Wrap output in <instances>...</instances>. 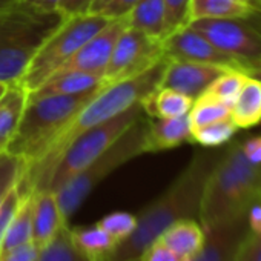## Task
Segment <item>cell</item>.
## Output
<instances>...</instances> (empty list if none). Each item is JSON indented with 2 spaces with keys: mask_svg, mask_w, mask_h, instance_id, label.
<instances>
[{
  "mask_svg": "<svg viewBox=\"0 0 261 261\" xmlns=\"http://www.w3.org/2000/svg\"><path fill=\"white\" fill-rule=\"evenodd\" d=\"M230 118L237 127L247 129L261 121V82L247 77L233 106L230 108Z\"/></svg>",
  "mask_w": 261,
  "mask_h": 261,
  "instance_id": "22",
  "label": "cell"
},
{
  "mask_svg": "<svg viewBox=\"0 0 261 261\" xmlns=\"http://www.w3.org/2000/svg\"><path fill=\"white\" fill-rule=\"evenodd\" d=\"M97 224L106 230L117 243H121L134 232L137 226V215L129 212H112L97 221Z\"/></svg>",
  "mask_w": 261,
  "mask_h": 261,
  "instance_id": "30",
  "label": "cell"
},
{
  "mask_svg": "<svg viewBox=\"0 0 261 261\" xmlns=\"http://www.w3.org/2000/svg\"><path fill=\"white\" fill-rule=\"evenodd\" d=\"M194 100L175 89L159 86L148 94L140 106L151 118H172L189 114Z\"/></svg>",
  "mask_w": 261,
  "mask_h": 261,
  "instance_id": "21",
  "label": "cell"
},
{
  "mask_svg": "<svg viewBox=\"0 0 261 261\" xmlns=\"http://www.w3.org/2000/svg\"><path fill=\"white\" fill-rule=\"evenodd\" d=\"M162 46H163L165 57L171 60L212 63V65H220V66L244 71L240 62H237L230 56L220 51L201 33L195 31L189 25L171 33L162 42Z\"/></svg>",
  "mask_w": 261,
  "mask_h": 261,
  "instance_id": "11",
  "label": "cell"
},
{
  "mask_svg": "<svg viewBox=\"0 0 261 261\" xmlns=\"http://www.w3.org/2000/svg\"><path fill=\"white\" fill-rule=\"evenodd\" d=\"M142 112L143 109L139 103L115 115L114 118L82 133L75 140L71 142V145L59 159L49 177L46 191L57 192L65 183H68L74 175H77L100 154H103L126 129L139 121L142 118Z\"/></svg>",
  "mask_w": 261,
  "mask_h": 261,
  "instance_id": "8",
  "label": "cell"
},
{
  "mask_svg": "<svg viewBox=\"0 0 261 261\" xmlns=\"http://www.w3.org/2000/svg\"><path fill=\"white\" fill-rule=\"evenodd\" d=\"M27 197V195H25ZM23 195L17 189V185L8 191V194L4 197V200L0 201V247H2L4 238L10 229V224L13 218L16 217L20 204H22Z\"/></svg>",
  "mask_w": 261,
  "mask_h": 261,
  "instance_id": "33",
  "label": "cell"
},
{
  "mask_svg": "<svg viewBox=\"0 0 261 261\" xmlns=\"http://www.w3.org/2000/svg\"><path fill=\"white\" fill-rule=\"evenodd\" d=\"M100 89L101 88L74 95L28 98L17 130L5 152L20 159L23 168L36 165L60 130Z\"/></svg>",
  "mask_w": 261,
  "mask_h": 261,
  "instance_id": "4",
  "label": "cell"
},
{
  "mask_svg": "<svg viewBox=\"0 0 261 261\" xmlns=\"http://www.w3.org/2000/svg\"><path fill=\"white\" fill-rule=\"evenodd\" d=\"M215 162L207 155H197L175 181L137 215V226L126 240L105 258V261H133L143 249L155 241L171 224L183 218L198 217L204 183Z\"/></svg>",
  "mask_w": 261,
  "mask_h": 261,
  "instance_id": "2",
  "label": "cell"
},
{
  "mask_svg": "<svg viewBox=\"0 0 261 261\" xmlns=\"http://www.w3.org/2000/svg\"><path fill=\"white\" fill-rule=\"evenodd\" d=\"M241 2H244L246 5L252 7L256 13L261 14V0H241Z\"/></svg>",
  "mask_w": 261,
  "mask_h": 261,
  "instance_id": "42",
  "label": "cell"
},
{
  "mask_svg": "<svg viewBox=\"0 0 261 261\" xmlns=\"http://www.w3.org/2000/svg\"><path fill=\"white\" fill-rule=\"evenodd\" d=\"M165 59L162 42L148 34L126 28L118 37L103 74L105 86L137 77Z\"/></svg>",
  "mask_w": 261,
  "mask_h": 261,
  "instance_id": "10",
  "label": "cell"
},
{
  "mask_svg": "<svg viewBox=\"0 0 261 261\" xmlns=\"http://www.w3.org/2000/svg\"><path fill=\"white\" fill-rule=\"evenodd\" d=\"M23 172V162L7 152L0 154V201L14 188Z\"/></svg>",
  "mask_w": 261,
  "mask_h": 261,
  "instance_id": "32",
  "label": "cell"
},
{
  "mask_svg": "<svg viewBox=\"0 0 261 261\" xmlns=\"http://www.w3.org/2000/svg\"><path fill=\"white\" fill-rule=\"evenodd\" d=\"M235 261H261V238L249 230L238 247Z\"/></svg>",
  "mask_w": 261,
  "mask_h": 261,
  "instance_id": "36",
  "label": "cell"
},
{
  "mask_svg": "<svg viewBox=\"0 0 261 261\" xmlns=\"http://www.w3.org/2000/svg\"><path fill=\"white\" fill-rule=\"evenodd\" d=\"M142 154H146V123L140 118L126 129L103 154L56 192L63 220L68 221L95 186L111 172Z\"/></svg>",
  "mask_w": 261,
  "mask_h": 261,
  "instance_id": "6",
  "label": "cell"
},
{
  "mask_svg": "<svg viewBox=\"0 0 261 261\" xmlns=\"http://www.w3.org/2000/svg\"><path fill=\"white\" fill-rule=\"evenodd\" d=\"M98 88H105L101 75H95L83 71H63L51 75L37 89L30 92L28 98L36 100L49 95H74V94L94 91Z\"/></svg>",
  "mask_w": 261,
  "mask_h": 261,
  "instance_id": "17",
  "label": "cell"
},
{
  "mask_svg": "<svg viewBox=\"0 0 261 261\" xmlns=\"http://www.w3.org/2000/svg\"><path fill=\"white\" fill-rule=\"evenodd\" d=\"M39 249L30 241L14 249L0 252V261H36Z\"/></svg>",
  "mask_w": 261,
  "mask_h": 261,
  "instance_id": "37",
  "label": "cell"
},
{
  "mask_svg": "<svg viewBox=\"0 0 261 261\" xmlns=\"http://www.w3.org/2000/svg\"><path fill=\"white\" fill-rule=\"evenodd\" d=\"M237 129H238L237 124L229 117V118L192 129V142L206 148H217L229 142L237 133Z\"/></svg>",
  "mask_w": 261,
  "mask_h": 261,
  "instance_id": "29",
  "label": "cell"
},
{
  "mask_svg": "<svg viewBox=\"0 0 261 261\" xmlns=\"http://www.w3.org/2000/svg\"><path fill=\"white\" fill-rule=\"evenodd\" d=\"M139 0H92L86 13L108 20L121 19L129 14Z\"/></svg>",
  "mask_w": 261,
  "mask_h": 261,
  "instance_id": "31",
  "label": "cell"
},
{
  "mask_svg": "<svg viewBox=\"0 0 261 261\" xmlns=\"http://www.w3.org/2000/svg\"><path fill=\"white\" fill-rule=\"evenodd\" d=\"M166 65L168 59L165 57L151 69L137 77L101 88L60 130V134L49 145L43 157L36 165L23 168V172L17 181V189L20 194L30 195L31 192L46 191L53 169L71 142L85 130L139 105L148 94L160 86Z\"/></svg>",
  "mask_w": 261,
  "mask_h": 261,
  "instance_id": "1",
  "label": "cell"
},
{
  "mask_svg": "<svg viewBox=\"0 0 261 261\" xmlns=\"http://www.w3.org/2000/svg\"><path fill=\"white\" fill-rule=\"evenodd\" d=\"M16 2V0H0V17L4 16V13Z\"/></svg>",
  "mask_w": 261,
  "mask_h": 261,
  "instance_id": "43",
  "label": "cell"
},
{
  "mask_svg": "<svg viewBox=\"0 0 261 261\" xmlns=\"http://www.w3.org/2000/svg\"><path fill=\"white\" fill-rule=\"evenodd\" d=\"M7 83H2V82H0V97H2V94L5 92V89H7Z\"/></svg>",
  "mask_w": 261,
  "mask_h": 261,
  "instance_id": "44",
  "label": "cell"
},
{
  "mask_svg": "<svg viewBox=\"0 0 261 261\" xmlns=\"http://www.w3.org/2000/svg\"><path fill=\"white\" fill-rule=\"evenodd\" d=\"M159 240L174 250L181 261H189L201 249L204 230L195 218H183L171 224Z\"/></svg>",
  "mask_w": 261,
  "mask_h": 261,
  "instance_id": "19",
  "label": "cell"
},
{
  "mask_svg": "<svg viewBox=\"0 0 261 261\" xmlns=\"http://www.w3.org/2000/svg\"><path fill=\"white\" fill-rule=\"evenodd\" d=\"M189 27L249 69L261 59V30L244 19H197Z\"/></svg>",
  "mask_w": 261,
  "mask_h": 261,
  "instance_id": "9",
  "label": "cell"
},
{
  "mask_svg": "<svg viewBox=\"0 0 261 261\" xmlns=\"http://www.w3.org/2000/svg\"><path fill=\"white\" fill-rule=\"evenodd\" d=\"M126 28H127L126 16L121 19L109 20L106 27L101 28L95 36H92L66 63H63V66L57 72L83 71V72H91V74L103 77L105 69L109 63L112 49L118 37Z\"/></svg>",
  "mask_w": 261,
  "mask_h": 261,
  "instance_id": "12",
  "label": "cell"
},
{
  "mask_svg": "<svg viewBox=\"0 0 261 261\" xmlns=\"http://www.w3.org/2000/svg\"><path fill=\"white\" fill-rule=\"evenodd\" d=\"M36 261H94L85 253L72 238L71 227L65 223L56 237L42 249H39Z\"/></svg>",
  "mask_w": 261,
  "mask_h": 261,
  "instance_id": "24",
  "label": "cell"
},
{
  "mask_svg": "<svg viewBox=\"0 0 261 261\" xmlns=\"http://www.w3.org/2000/svg\"><path fill=\"white\" fill-rule=\"evenodd\" d=\"M108 22L105 17L88 13L65 16L60 27L39 48L20 80L28 94L56 74Z\"/></svg>",
  "mask_w": 261,
  "mask_h": 261,
  "instance_id": "7",
  "label": "cell"
},
{
  "mask_svg": "<svg viewBox=\"0 0 261 261\" xmlns=\"http://www.w3.org/2000/svg\"><path fill=\"white\" fill-rule=\"evenodd\" d=\"M17 2L33 7L36 10H40V11L53 13V11H59V7L63 0H17Z\"/></svg>",
  "mask_w": 261,
  "mask_h": 261,
  "instance_id": "40",
  "label": "cell"
},
{
  "mask_svg": "<svg viewBox=\"0 0 261 261\" xmlns=\"http://www.w3.org/2000/svg\"><path fill=\"white\" fill-rule=\"evenodd\" d=\"M261 201V165L250 163L241 145L232 146L211 169L204 183L198 223L207 230L220 223L247 215Z\"/></svg>",
  "mask_w": 261,
  "mask_h": 261,
  "instance_id": "3",
  "label": "cell"
},
{
  "mask_svg": "<svg viewBox=\"0 0 261 261\" xmlns=\"http://www.w3.org/2000/svg\"><path fill=\"white\" fill-rule=\"evenodd\" d=\"M229 117H230V109L207 94H201L198 98H195L189 111V120H191L192 129L201 127V126H206V124H211V123H215Z\"/></svg>",
  "mask_w": 261,
  "mask_h": 261,
  "instance_id": "28",
  "label": "cell"
},
{
  "mask_svg": "<svg viewBox=\"0 0 261 261\" xmlns=\"http://www.w3.org/2000/svg\"><path fill=\"white\" fill-rule=\"evenodd\" d=\"M229 69L232 68L212 63L168 59V65L160 86L175 89L195 100L206 92V89L212 85L214 80H217L221 74H224Z\"/></svg>",
  "mask_w": 261,
  "mask_h": 261,
  "instance_id": "13",
  "label": "cell"
},
{
  "mask_svg": "<svg viewBox=\"0 0 261 261\" xmlns=\"http://www.w3.org/2000/svg\"><path fill=\"white\" fill-rule=\"evenodd\" d=\"M256 13L241 0H191V20L197 19H244L250 20Z\"/></svg>",
  "mask_w": 261,
  "mask_h": 261,
  "instance_id": "23",
  "label": "cell"
},
{
  "mask_svg": "<svg viewBox=\"0 0 261 261\" xmlns=\"http://www.w3.org/2000/svg\"><path fill=\"white\" fill-rule=\"evenodd\" d=\"M65 223L68 221H65L62 217L56 192L53 191L34 192L31 243L37 249H42L56 237V233Z\"/></svg>",
  "mask_w": 261,
  "mask_h": 261,
  "instance_id": "15",
  "label": "cell"
},
{
  "mask_svg": "<svg viewBox=\"0 0 261 261\" xmlns=\"http://www.w3.org/2000/svg\"><path fill=\"white\" fill-rule=\"evenodd\" d=\"M92 0H63L59 7V11L63 16H74V14H82L86 13L89 4Z\"/></svg>",
  "mask_w": 261,
  "mask_h": 261,
  "instance_id": "39",
  "label": "cell"
},
{
  "mask_svg": "<svg viewBox=\"0 0 261 261\" xmlns=\"http://www.w3.org/2000/svg\"><path fill=\"white\" fill-rule=\"evenodd\" d=\"M63 19L60 11H40L16 0L0 17V82H20L39 48Z\"/></svg>",
  "mask_w": 261,
  "mask_h": 261,
  "instance_id": "5",
  "label": "cell"
},
{
  "mask_svg": "<svg viewBox=\"0 0 261 261\" xmlns=\"http://www.w3.org/2000/svg\"><path fill=\"white\" fill-rule=\"evenodd\" d=\"M192 142L189 114L172 118H152L146 123V152L177 148Z\"/></svg>",
  "mask_w": 261,
  "mask_h": 261,
  "instance_id": "16",
  "label": "cell"
},
{
  "mask_svg": "<svg viewBox=\"0 0 261 261\" xmlns=\"http://www.w3.org/2000/svg\"><path fill=\"white\" fill-rule=\"evenodd\" d=\"M133 261H140V259H139V258H137V259H133Z\"/></svg>",
  "mask_w": 261,
  "mask_h": 261,
  "instance_id": "45",
  "label": "cell"
},
{
  "mask_svg": "<svg viewBox=\"0 0 261 261\" xmlns=\"http://www.w3.org/2000/svg\"><path fill=\"white\" fill-rule=\"evenodd\" d=\"M247 232V215L220 223L204 230L203 246L189 261H235L238 247Z\"/></svg>",
  "mask_w": 261,
  "mask_h": 261,
  "instance_id": "14",
  "label": "cell"
},
{
  "mask_svg": "<svg viewBox=\"0 0 261 261\" xmlns=\"http://www.w3.org/2000/svg\"><path fill=\"white\" fill-rule=\"evenodd\" d=\"M249 75H250V77H253V79H258V80L261 82V59H259L256 63H253V65L250 66V69H249Z\"/></svg>",
  "mask_w": 261,
  "mask_h": 261,
  "instance_id": "41",
  "label": "cell"
},
{
  "mask_svg": "<svg viewBox=\"0 0 261 261\" xmlns=\"http://www.w3.org/2000/svg\"><path fill=\"white\" fill-rule=\"evenodd\" d=\"M139 259L140 261H181L180 256L159 238L143 249Z\"/></svg>",
  "mask_w": 261,
  "mask_h": 261,
  "instance_id": "35",
  "label": "cell"
},
{
  "mask_svg": "<svg viewBox=\"0 0 261 261\" xmlns=\"http://www.w3.org/2000/svg\"><path fill=\"white\" fill-rule=\"evenodd\" d=\"M71 233L77 246L88 253L94 261H105V258L117 247V241L103 230L97 223L86 227H71Z\"/></svg>",
  "mask_w": 261,
  "mask_h": 261,
  "instance_id": "25",
  "label": "cell"
},
{
  "mask_svg": "<svg viewBox=\"0 0 261 261\" xmlns=\"http://www.w3.org/2000/svg\"><path fill=\"white\" fill-rule=\"evenodd\" d=\"M166 19L169 34L189 25L191 22V0H165Z\"/></svg>",
  "mask_w": 261,
  "mask_h": 261,
  "instance_id": "34",
  "label": "cell"
},
{
  "mask_svg": "<svg viewBox=\"0 0 261 261\" xmlns=\"http://www.w3.org/2000/svg\"><path fill=\"white\" fill-rule=\"evenodd\" d=\"M28 91L20 82L10 83L0 97V154L5 152L20 123L27 106Z\"/></svg>",
  "mask_w": 261,
  "mask_h": 261,
  "instance_id": "20",
  "label": "cell"
},
{
  "mask_svg": "<svg viewBox=\"0 0 261 261\" xmlns=\"http://www.w3.org/2000/svg\"><path fill=\"white\" fill-rule=\"evenodd\" d=\"M33 209H34V192L23 197L22 204L13 218L10 229L4 238L0 252H5L10 249H14L17 246H22L25 243L31 241V232H33Z\"/></svg>",
  "mask_w": 261,
  "mask_h": 261,
  "instance_id": "26",
  "label": "cell"
},
{
  "mask_svg": "<svg viewBox=\"0 0 261 261\" xmlns=\"http://www.w3.org/2000/svg\"><path fill=\"white\" fill-rule=\"evenodd\" d=\"M249 75L244 71L240 69H229L224 74H221L217 80L212 82V85L206 89L204 94L214 97L215 100L221 101L229 109L233 106L246 79Z\"/></svg>",
  "mask_w": 261,
  "mask_h": 261,
  "instance_id": "27",
  "label": "cell"
},
{
  "mask_svg": "<svg viewBox=\"0 0 261 261\" xmlns=\"http://www.w3.org/2000/svg\"><path fill=\"white\" fill-rule=\"evenodd\" d=\"M127 28H133L163 42L169 36L165 0H139L126 16Z\"/></svg>",
  "mask_w": 261,
  "mask_h": 261,
  "instance_id": "18",
  "label": "cell"
},
{
  "mask_svg": "<svg viewBox=\"0 0 261 261\" xmlns=\"http://www.w3.org/2000/svg\"><path fill=\"white\" fill-rule=\"evenodd\" d=\"M246 159L253 165H261V137L250 139L241 145Z\"/></svg>",
  "mask_w": 261,
  "mask_h": 261,
  "instance_id": "38",
  "label": "cell"
}]
</instances>
